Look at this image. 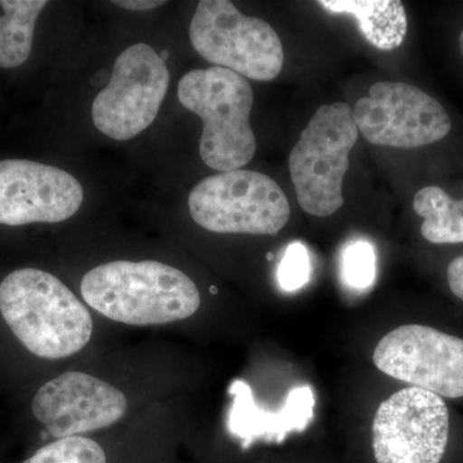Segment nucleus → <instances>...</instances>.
Returning a JSON list of instances; mask_svg holds the SVG:
<instances>
[{
  "label": "nucleus",
  "mask_w": 463,
  "mask_h": 463,
  "mask_svg": "<svg viewBox=\"0 0 463 463\" xmlns=\"http://www.w3.org/2000/svg\"><path fill=\"white\" fill-rule=\"evenodd\" d=\"M85 303L115 322L165 325L190 318L201 297L187 274L160 261H112L85 274Z\"/></svg>",
  "instance_id": "obj_1"
},
{
  "label": "nucleus",
  "mask_w": 463,
  "mask_h": 463,
  "mask_svg": "<svg viewBox=\"0 0 463 463\" xmlns=\"http://www.w3.org/2000/svg\"><path fill=\"white\" fill-rule=\"evenodd\" d=\"M0 315L20 343L43 359L76 354L93 334V319L65 283L33 268L9 273L0 283Z\"/></svg>",
  "instance_id": "obj_2"
},
{
  "label": "nucleus",
  "mask_w": 463,
  "mask_h": 463,
  "mask_svg": "<svg viewBox=\"0 0 463 463\" xmlns=\"http://www.w3.org/2000/svg\"><path fill=\"white\" fill-rule=\"evenodd\" d=\"M178 99L203 118L200 156L207 166L224 173L248 165L257 139L250 125L254 93L243 76L218 66L192 70L179 81Z\"/></svg>",
  "instance_id": "obj_3"
},
{
  "label": "nucleus",
  "mask_w": 463,
  "mask_h": 463,
  "mask_svg": "<svg viewBox=\"0 0 463 463\" xmlns=\"http://www.w3.org/2000/svg\"><path fill=\"white\" fill-rule=\"evenodd\" d=\"M358 137L353 109L344 102L321 106L301 132L288 167L298 203L307 214L327 218L344 205V176Z\"/></svg>",
  "instance_id": "obj_4"
},
{
  "label": "nucleus",
  "mask_w": 463,
  "mask_h": 463,
  "mask_svg": "<svg viewBox=\"0 0 463 463\" xmlns=\"http://www.w3.org/2000/svg\"><path fill=\"white\" fill-rule=\"evenodd\" d=\"M190 39L207 62L245 79L270 81L281 74L285 53L279 33L261 18L241 14L230 0H201Z\"/></svg>",
  "instance_id": "obj_5"
},
{
  "label": "nucleus",
  "mask_w": 463,
  "mask_h": 463,
  "mask_svg": "<svg viewBox=\"0 0 463 463\" xmlns=\"http://www.w3.org/2000/svg\"><path fill=\"white\" fill-rule=\"evenodd\" d=\"M192 219L214 233L274 236L288 224L285 192L265 174L232 170L207 176L188 197Z\"/></svg>",
  "instance_id": "obj_6"
},
{
  "label": "nucleus",
  "mask_w": 463,
  "mask_h": 463,
  "mask_svg": "<svg viewBox=\"0 0 463 463\" xmlns=\"http://www.w3.org/2000/svg\"><path fill=\"white\" fill-rule=\"evenodd\" d=\"M450 432L446 399L414 386L399 390L374 414V458L377 463H441Z\"/></svg>",
  "instance_id": "obj_7"
},
{
  "label": "nucleus",
  "mask_w": 463,
  "mask_h": 463,
  "mask_svg": "<svg viewBox=\"0 0 463 463\" xmlns=\"http://www.w3.org/2000/svg\"><path fill=\"white\" fill-rule=\"evenodd\" d=\"M169 83V70L154 48L143 43L127 48L93 100L94 125L115 141L134 138L154 123Z\"/></svg>",
  "instance_id": "obj_8"
},
{
  "label": "nucleus",
  "mask_w": 463,
  "mask_h": 463,
  "mask_svg": "<svg viewBox=\"0 0 463 463\" xmlns=\"http://www.w3.org/2000/svg\"><path fill=\"white\" fill-rule=\"evenodd\" d=\"M373 364L392 379L444 399L463 398V336L410 323L383 337Z\"/></svg>",
  "instance_id": "obj_9"
},
{
  "label": "nucleus",
  "mask_w": 463,
  "mask_h": 463,
  "mask_svg": "<svg viewBox=\"0 0 463 463\" xmlns=\"http://www.w3.org/2000/svg\"><path fill=\"white\" fill-rule=\"evenodd\" d=\"M356 127L368 142L392 148H420L446 138L452 118L438 99L414 85L373 84L353 109Z\"/></svg>",
  "instance_id": "obj_10"
},
{
  "label": "nucleus",
  "mask_w": 463,
  "mask_h": 463,
  "mask_svg": "<svg viewBox=\"0 0 463 463\" xmlns=\"http://www.w3.org/2000/svg\"><path fill=\"white\" fill-rule=\"evenodd\" d=\"M83 200L80 183L60 167L0 161V224L61 223L79 212Z\"/></svg>",
  "instance_id": "obj_11"
},
{
  "label": "nucleus",
  "mask_w": 463,
  "mask_h": 463,
  "mask_svg": "<svg viewBox=\"0 0 463 463\" xmlns=\"http://www.w3.org/2000/svg\"><path fill=\"white\" fill-rule=\"evenodd\" d=\"M33 417L57 439L80 437L120 421L127 397L105 381L84 373H65L48 381L33 399Z\"/></svg>",
  "instance_id": "obj_12"
},
{
  "label": "nucleus",
  "mask_w": 463,
  "mask_h": 463,
  "mask_svg": "<svg viewBox=\"0 0 463 463\" xmlns=\"http://www.w3.org/2000/svg\"><path fill=\"white\" fill-rule=\"evenodd\" d=\"M234 397L230 413L232 432L245 439L265 438L282 441L292 431H304L313 420L316 398L310 386L289 390L279 412H270L255 404L251 389L243 381H234L230 388Z\"/></svg>",
  "instance_id": "obj_13"
},
{
  "label": "nucleus",
  "mask_w": 463,
  "mask_h": 463,
  "mask_svg": "<svg viewBox=\"0 0 463 463\" xmlns=\"http://www.w3.org/2000/svg\"><path fill=\"white\" fill-rule=\"evenodd\" d=\"M318 5L332 14H350L365 39L381 51L397 50L407 35L408 20L398 0H321Z\"/></svg>",
  "instance_id": "obj_14"
},
{
  "label": "nucleus",
  "mask_w": 463,
  "mask_h": 463,
  "mask_svg": "<svg viewBox=\"0 0 463 463\" xmlns=\"http://www.w3.org/2000/svg\"><path fill=\"white\" fill-rule=\"evenodd\" d=\"M45 0H0V67L14 69L29 60L33 33Z\"/></svg>",
  "instance_id": "obj_15"
},
{
  "label": "nucleus",
  "mask_w": 463,
  "mask_h": 463,
  "mask_svg": "<svg viewBox=\"0 0 463 463\" xmlns=\"http://www.w3.org/2000/svg\"><path fill=\"white\" fill-rule=\"evenodd\" d=\"M413 210L423 219V239L434 245L463 243V199L450 197L443 188L429 185L414 194Z\"/></svg>",
  "instance_id": "obj_16"
},
{
  "label": "nucleus",
  "mask_w": 463,
  "mask_h": 463,
  "mask_svg": "<svg viewBox=\"0 0 463 463\" xmlns=\"http://www.w3.org/2000/svg\"><path fill=\"white\" fill-rule=\"evenodd\" d=\"M23 463H108L103 448L84 437L57 439Z\"/></svg>",
  "instance_id": "obj_17"
},
{
  "label": "nucleus",
  "mask_w": 463,
  "mask_h": 463,
  "mask_svg": "<svg viewBox=\"0 0 463 463\" xmlns=\"http://www.w3.org/2000/svg\"><path fill=\"white\" fill-rule=\"evenodd\" d=\"M377 258L373 243L364 240L347 242L341 251V277L350 288L365 291L376 279Z\"/></svg>",
  "instance_id": "obj_18"
},
{
  "label": "nucleus",
  "mask_w": 463,
  "mask_h": 463,
  "mask_svg": "<svg viewBox=\"0 0 463 463\" xmlns=\"http://www.w3.org/2000/svg\"><path fill=\"white\" fill-rule=\"evenodd\" d=\"M312 263L309 251L304 243L292 242L286 249L281 263L277 269V281L286 292H294L303 288L310 281Z\"/></svg>",
  "instance_id": "obj_19"
},
{
  "label": "nucleus",
  "mask_w": 463,
  "mask_h": 463,
  "mask_svg": "<svg viewBox=\"0 0 463 463\" xmlns=\"http://www.w3.org/2000/svg\"><path fill=\"white\" fill-rule=\"evenodd\" d=\"M446 279L450 294L463 303V254L453 258L448 264Z\"/></svg>",
  "instance_id": "obj_20"
},
{
  "label": "nucleus",
  "mask_w": 463,
  "mask_h": 463,
  "mask_svg": "<svg viewBox=\"0 0 463 463\" xmlns=\"http://www.w3.org/2000/svg\"><path fill=\"white\" fill-rule=\"evenodd\" d=\"M114 5L129 11L143 12L160 7L165 5V2L163 0H115Z\"/></svg>",
  "instance_id": "obj_21"
},
{
  "label": "nucleus",
  "mask_w": 463,
  "mask_h": 463,
  "mask_svg": "<svg viewBox=\"0 0 463 463\" xmlns=\"http://www.w3.org/2000/svg\"><path fill=\"white\" fill-rule=\"evenodd\" d=\"M458 45H459V53H461V56L463 58V29H462L461 33H459Z\"/></svg>",
  "instance_id": "obj_22"
},
{
  "label": "nucleus",
  "mask_w": 463,
  "mask_h": 463,
  "mask_svg": "<svg viewBox=\"0 0 463 463\" xmlns=\"http://www.w3.org/2000/svg\"><path fill=\"white\" fill-rule=\"evenodd\" d=\"M160 57H161V60H163L164 62H165L167 58H169V52H167V51L161 52Z\"/></svg>",
  "instance_id": "obj_23"
},
{
  "label": "nucleus",
  "mask_w": 463,
  "mask_h": 463,
  "mask_svg": "<svg viewBox=\"0 0 463 463\" xmlns=\"http://www.w3.org/2000/svg\"><path fill=\"white\" fill-rule=\"evenodd\" d=\"M267 258H268V259H269V260H272V259H273V255H272V254H269V255H268V257H267Z\"/></svg>",
  "instance_id": "obj_24"
},
{
  "label": "nucleus",
  "mask_w": 463,
  "mask_h": 463,
  "mask_svg": "<svg viewBox=\"0 0 463 463\" xmlns=\"http://www.w3.org/2000/svg\"><path fill=\"white\" fill-rule=\"evenodd\" d=\"M210 289H212V292H216V291H218V289H216L215 288H210Z\"/></svg>",
  "instance_id": "obj_25"
}]
</instances>
